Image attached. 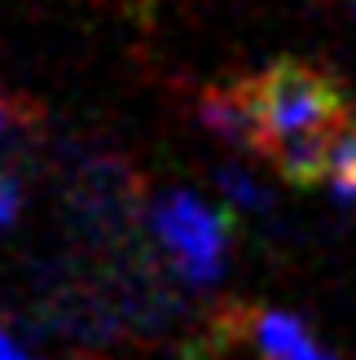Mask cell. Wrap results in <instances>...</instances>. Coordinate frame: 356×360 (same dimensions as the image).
Wrapping results in <instances>:
<instances>
[{"label":"cell","instance_id":"obj_1","mask_svg":"<svg viewBox=\"0 0 356 360\" xmlns=\"http://www.w3.org/2000/svg\"><path fill=\"white\" fill-rule=\"evenodd\" d=\"M238 93L255 123V150L269 158L295 141L334 136L352 119L343 88L326 70L295 58H281L260 75L238 79Z\"/></svg>","mask_w":356,"mask_h":360},{"label":"cell","instance_id":"obj_2","mask_svg":"<svg viewBox=\"0 0 356 360\" xmlns=\"http://www.w3.org/2000/svg\"><path fill=\"white\" fill-rule=\"evenodd\" d=\"M150 229L172 268L193 285H211L224 268V250H229V220L207 207L203 198H193L185 189L163 193L150 211Z\"/></svg>","mask_w":356,"mask_h":360},{"label":"cell","instance_id":"obj_3","mask_svg":"<svg viewBox=\"0 0 356 360\" xmlns=\"http://www.w3.org/2000/svg\"><path fill=\"white\" fill-rule=\"evenodd\" d=\"M242 338L251 343L264 360H334L312 330L291 312L277 308H246L242 312Z\"/></svg>","mask_w":356,"mask_h":360},{"label":"cell","instance_id":"obj_4","mask_svg":"<svg viewBox=\"0 0 356 360\" xmlns=\"http://www.w3.org/2000/svg\"><path fill=\"white\" fill-rule=\"evenodd\" d=\"M198 119L207 123L216 136H224L229 146L238 150H255V123H251V110L238 93V84H220V88H207L198 97Z\"/></svg>","mask_w":356,"mask_h":360},{"label":"cell","instance_id":"obj_5","mask_svg":"<svg viewBox=\"0 0 356 360\" xmlns=\"http://www.w3.org/2000/svg\"><path fill=\"white\" fill-rule=\"evenodd\" d=\"M326 180L339 202H356V115L343 123L330 141V163H326Z\"/></svg>","mask_w":356,"mask_h":360},{"label":"cell","instance_id":"obj_6","mask_svg":"<svg viewBox=\"0 0 356 360\" xmlns=\"http://www.w3.org/2000/svg\"><path fill=\"white\" fill-rule=\"evenodd\" d=\"M220 189H224V198H234V202H242V207H269V193H264L260 185L246 172H220Z\"/></svg>","mask_w":356,"mask_h":360},{"label":"cell","instance_id":"obj_7","mask_svg":"<svg viewBox=\"0 0 356 360\" xmlns=\"http://www.w3.org/2000/svg\"><path fill=\"white\" fill-rule=\"evenodd\" d=\"M18 202H23V189H18V180L0 167V229L13 224V215H18Z\"/></svg>","mask_w":356,"mask_h":360},{"label":"cell","instance_id":"obj_8","mask_svg":"<svg viewBox=\"0 0 356 360\" xmlns=\"http://www.w3.org/2000/svg\"><path fill=\"white\" fill-rule=\"evenodd\" d=\"M18 119H23V101H13V97L0 93V141H5L9 128H18Z\"/></svg>","mask_w":356,"mask_h":360},{"label":"cell","instance_id":"obj_9","mask_svg":"<svg viewBox=\"0 0 356 360\" xmlns=\"http://www.w3.org/2000/svg\"><path fill=\"white\" fill-rule=\"evenodd\" d=\"M0 360H31V356H27L23 347H18V343H13V338H9L5 330H0Z\"/></svg>","mask_w":356,"mask_h":360},{"label":"cell","instance_id":"obj_10","mask_svg":"<svg viewBox=\"0 0 356 360\" xmlns=\"http://www.w3.org/2000/svg\"><path fill=\"white\" fill-rule=\"evenodd\" d=\"M352 9H356V0H352Z\"/></svg>","mask_w":356,"mask_h":360},{"label":"cell","instance_id":"obj_11","mask_svg":"<svg viewBox=\"0 0 356 360\" xmlns=\"http://www.w3.org/2000/svg\"><path fill=\"white\" fill-rule=\"evenodd\" d=\"M352 207H356V202H352Z\"/></svg>","mask_w":356,"mask_h":360}]
</instances>
